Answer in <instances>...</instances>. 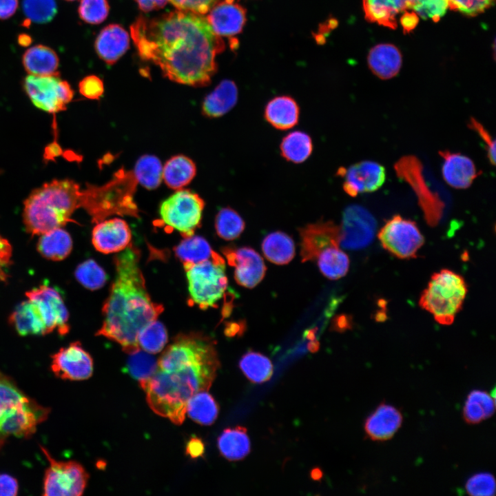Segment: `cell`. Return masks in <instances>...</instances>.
<instances>
[{"label":"cell","mask_w":496,"mask_h":496,"mask_svg":"<svg viewBox=\"0 0 496 496\" xmlns=\"http://www.w3.org/2000/svg\"><path fill=\"white\" fill-rule=\"evenodd\" d=\"M130 33L139 56L158 66L169 80L193 87L209 85L217 71L216 56L225 48L202 14L176 10L138 17Z\"/></svg>","instance_id":"6da1fadb"},{"label":"cell","mask_w":496,"mask_h":496,"mask_svg":"<svg viewBox=\"0 0 496 496\" xmlns=\"http://www.w3.org/2000/svg\"><path fill=\"white\" fill-rule=\"evenodd\" d=\"M220 364L212 338L202 333H180L163 351L155 373L140 386L155 413L180 425L189 399L209 389Z\"/></svg>","instance_id":"7a4b0ae2"},{"label":"cell","mask_w":496,"mask_h":496,"mask_svg":"<svg viewBox=\"0 0 496 496\" xmlns=\"http://www.w3.org/2000/svg\"><path fill=\"white\" fill-rule=\"evenodd\" d=\"M140 251L130 245L114 258L115 278L103 307L97 335L118 343L125 353L139 348L137 336L163 311L148 294L139 265Z\"/></svg>","instance_id":"3957f363"},{"label":"cell","mask_w":496,"mask_h":496,"mask_svg":"<svg viewBox=\"0 0 496 496\" xmlns=\"http://www.w3.org/2000/svg\"><path fill=\"white\" fill-rule=\"evenodd\" d=\"M80 186L69 179L54 180L34 189L24 201L23 223L32 235L75 222L71 216L81 207Z\"/></svg>","instance_id":"277c9868"},{"label":"cell","mask_w":496,"mask_h":496,"mask_svg":"<svg viewBox=\"0 0 496 496\" xmlns=\"http://www.w3.org/2000/svg\"><path fill=\"white\" fill-rule=\"evenodd\" d=\"M136 183L133 172L118 170L105 185H88L81 190V207L87 211L94 223L115 214L138 217V208L133 199Z\"/></svg>","instance_id":"5b68a950"},{"label":"cell","mask_w":496,"mask_h":496,"mask_svg":"<svg viewBox=\"0 0 496 496\" xmlns=\"http://www.w3.org/2000/svg\"><path fill=\"white\" fill-rule=\"evenodd\" d=\"M467 291L462 276L449 269H442L431 276L419 304L439 324L450 325L461 310Z\"/></svg>","instance_id":"8992f818"},{"label":"cell","mask_w":496,"mask_h":496,"mask_svg":"<svg viewBox=\"0 0 496 496\" xmlns=\"http://www.w3.org/2000/svg\"><path fill=\"white\" fill-rule=\"evenodd\" d=\"M183 264L192 303L202 309L216 307L227 287L223 258L214 251L210 259L195 264Z\"/></svg>","instance_id":"52a82bcc"},{"label":"cell","mask_w":496,"mask_h":496,"mask_svg":"<svg viewBox=\"0 0 496 496\" xmlns=\"http://www.w3.org/2000/svg\"><path fill=\"white\" fill-rule=\"evenodd\" d=\"M204 207L205 201L198 194L178 189L161 204L159 214L166 226L186 238L200 226Z\"/></svg>","instance_id":"ba28073f"},{"label":"cell","mask_w":496,"mask_h":496,"mask_svg":"<svg viewBox=\"0 0 496 496\" xmlns=\"http://www.w3.org/2000/svg\"><path fill=\"white\" fill-rule=\"evenodd\" d=\"M41 449L49 462L43 479L45 496H80L87 486L89 475L74 461L54 459L43 446Z\"/></svg>","instance_id":"9c48e42d"},{"label":"cell","mask_w":496,"mask_h":496,"mask_svg":"<svg viewBox=\"0 0 496 496\" xmlns=\"http://www.w3.org/2000/svg\"><path fill=\"white\" fill-rule=\"evenodd\" d=\"M23 86L34 105L49 113L65 110L74 96L71 86L61 79L59 73L46 76L29 74L24 79Z\"/></svg>","instance_id":"30bf717a"},{"label":"cell","mask_w":496,"mask_h":496,"mask_svg":"<svg viewBox=\"0 0 496 496\" xmlns=\"http://www.w3.org/2000/svg\"><path fill=\"white\" fill-rule=\"evenodd\" d=\"M378 237L384 249L401 259L415 257L424 242L416 223L399 215L385 223Z\"/></svg>","instance_id":"8fae6325"},{"label":"cell","mask_w":496,"mask_h":496,"mask_svg":"<svg viewBox=\"0 0 496 496\" xmlns=\"http://www.w3.org/2000/svg\"><path fill=\"white\" fill-rule=\"evenodd\" d=\"M50 409L28 397L0 422V447L11 437L28 438L48 418Z\"/></svg>","instance_id":"7c38bea8"},{"label":"cell","mask_w":496,"mask_h":496,"mask_svg":"<svg viewBox=\"0 0 496 496\" xmlns=\"http://www.w3.org/2000/svg\"><path fill=\"white\" fill-rule=\"evenodd\" d=\"M340 245L348 249H359L371 242L375 230V220L363 207L348 206L343 212Z\"/></svg>","instance_id":"4fadbf2b"},{"label":"cell","mask_w":496,"mask_h":496,"mask_svg":"<svg viewBox=\"0 0 496 496\" xmlns=\"http://www.w3.org/2000/svg\"><path fill=\"white\" fill-rule=\"evenodd\" d=\"M51 369L60 379L84 380L92 375L93 360L76 341L52 355Z\"/></svg>","instance_id":"5bb4252c"},{"label":"cell","mask_w":496,"mask_h":496,"mask_svg":"<svg viewBox=\"0 0 496 496\" xmlns=\"http://www.w3.org/2000/svg\"><path fill=\"white\" fill-rule=\"evenodd\" d=\"M337 175L343 178V189L352 197L378 190L386 178L384 167L371 161H363L348 168L342 167Z\"/></svg>","instance_id":"9a60e30c"},{"label":"cell","mask_w":496,"mask_h":496,"mask_svg":"<svg viewBox=\"0 0 496 496\" xmlns=\"http://www.w3.org/2000/svg\"><path fill=\"white\" fill-rule=\"evenodd\" d=\"M228 264L235 267L236 282L246 288H254L263 279L266 266L260 255L249 247L227 246L222 249Z\"/></svg>","instance_id":"2e32d148"},{"label":"cell","mask_w":496,"mask_h":496,"mask_svg":"<svg viewBox=\"0 0 496 496\" xmlns=\"http://www.w3.org/2000/svg\"><path fill=\"white\" fill-rule=\"evenodd\" d=\"M25 294L37 304L49 333L54 330L61 335L68 333V312L61 296L55 289L41 285Z\"/></svg>","instance_id":"e0dca14e"},{"label":"cell","mask_w":496,"mask_h":496,"mask_svg":"<svg viewBox=\"0 0 496 496\" xmlns=\"http://www.w3.org/2000/svg\"><path fill=\"white\" fill-rule=\"evenodd\" d=\"M298 229L302 262L315 260L324 249L340 246V229L331 220H320Z\"/></svg>","instance_id":"ac0fdd59"},{"label":"cell","mask_w":496,"mask_h":496,"mask_svg":"<svg viewBox=\"0 0 496 496\" xmlns=\"http://www.w3.org/2000/svg\"><path fill=\"white\" fill-rule=\"evenodd\" d=\"M131 240L130 227L124 220L118 218L99 222L92 233L93 246L105 254L122 251L130 245Z\"/></svg>","instance_id":"d6986e66"},{"label":"cell","mask_w":496,"mask_h":496,"mask_svg":"<svg viewBox=\"0 0 496 496\" xmlns=\"http://www.w3.org/2000/svg\"><path fill=\"white\" fill-rule=\"evenodd\" d=\"M206 17L218 36L233 37L240 33L247 21L246 10L236 0L218 1Z\"/></svg>","instance_id":"ffe728a7"},{"label":"cell","mask_w":496,"mask_h":496,"mask_svg":"<svg viewBox=\"0 0 496 496\" xmlns=\"http://www.w3.org/2000/svg\"><path fill=\"white\" fill-rule=\"evenodd\" d=\"M402 422L401 411L392 404L382 402L366 418L364 430L370 440L384 442L395 435Z\"/></svg>","instance_id":"44dd1931"},{"label":"cell","mask_w":496,"mask_h":496,"mask_svg":"<svg viewBox=\"0 0 496 496\" xmlns=\"http://www.w3.org/2000/svg\"><path fill=\"white\" fill-rule=\"evenodd\" d=\"M443 158L442 174L446 183L455 189H466L471 186L479 172L473 161L459 153L442 151Z\"/></svg>","instance_id":"7402d4cb"},{"label":"cell","mask_w":496,"mask_h":496,"mask_svg":"<svg viewBox=\"0 0 496 496\" xmlns=\"http://www.w3.org/2000/svg\"><path fill=\"white\" fill-rule=\"evenodd\" d=\"M128 32L118 24H110L96 38L94 48L99 58L109 65L115 63L128 50Z\"/></svg>","instance_id":"603a6c76"},{"label":"cell","mask_w":496,"mask_h":496,"mask_svg":"<svg viewBox=\"0 0 496 496\" xmlns=\"http://www.w3.org/2000/svg\"><path fill=\"white\" fill-rule=\"evenodd\" d=\"M264 117L276 130H289L298 123L300 107L290 96H277L266 104Z\"/></svg>","instance_id":"cb8c5ba5"},{"label":"cell","mask_w":496,"mask_h":496,"mask_svg":"<svg viewBox=\"0 0 496 496\" xmlns=\"http://www.w3.org/2000/svg\"><path fill=\"white\" fill-rule=\"evenodd\" d=\"M10 321L22 336L49 333L37 304L29 298L17 307L10 315Z\"/></svg>","instance_id":"d4e9b609"},{"label":"cell","mask_w":496,"mask_h":496,"mask_svg":"<svg viewBox=\"0 0 496 496\" xmlns=\"http://www.w3.org/2000/svg\"><path fill=\"white\" fill-rule=\"evenodd\" d=\"M236 83L225 79L207 94L202 103V113L208 118H218L229 112L238 101Z\"/></svg>","instance_id":"484cf974"},{"label":"cell","mask_w":496,"mask_h":496,"mask_svg":"<svg viewBox=\"0 0 496 496\" xmlns=\"http://www.w3.org/2000/svg\"><path fill=\"white\" fill-rule=\"evenodd\" d=\"M402 54L393 45L378 44L370 50L368 63L371 70L382 79L395 76L402 66Z\"/></svg>","instance_id":"4316f807"},{"label":"cell","mask_w":496,"mask_h":496,"mask_svg":"<svg viewBox=\"0 0 496 496\" xmlns=\"http://www.w3.org/2000/svg\"><path fill=\"white\" fill-rule=\"evenodd\" d=\"M22 63L29 74L52 75L58 73L59 59L53 49L39 44L29 48L24 52Z\"/></svg>","instance_id":"83f0119b"},{"label":"cell","mask_w":496,"mask_h":496,"mask_svg":"<svg viewBox=\"0 0 496 496\" xmlns=\"http://www.w3.org/2000/svg\"><path fill=\"white\" fill-rule=\"evenodd\" d=\"M217 445L221 455L229 461L244 459L251 450L247 428L242 426L225 428L218 437Z\"/></svg>","instance_id":"f1b7e54d"},{"label":"cell","mask_w":496,"mask_h":496,"mask_svg":"<svg viewBox=\"0 0 496 496\" xmlns=\"http://www.w3.org/2000/svg\"><path fill=\"white\" fill-rule=\"evenodd\" d=\"M363 7L369 20L393 28L396 17L407 10V0H363Z\"/></svg>","instance_id":"f546056e"},{"label":"cell","mask_w":496,"mask_h":496,"mask_svg":"<svg viewBox=\"0 0 496 496\" xmlns=\"http://www.w3.org/2000/svg\"><path fill=\"white\" fill-rule=\"evenodd\" d=\"M495 410V397L486 391L475 389L466 397L462 409L464 421L477 424L490 418Z\"/></svg>","instance_id":"4dcf8cb0"},{"label":"cell","mask_w":496,"mask_h":496,"mask_svg":"<svg viewBox=\"0 0 496 496\" xmlns=\"http://www.w3.org/2000/svg\"><path fill=\"white\" fill-rule=\"evenodd\" d=\"M196 167L194 162L184 155L169 158L163 167V179L171 189H180L194 178Z\"/></svg>","instance_id":"1f68e13d"},{"label":"cell","mask_w":496,"mask_h":496,"mask_svg":"<svg viewBox=\"0 0 496 496\" xmlns=\"http://www.w3.org/2000/svg\"><path fill=\"white\" fill-rule=\"evenodd\" d=\"M37 248L43 257L52 260H61L70 254L72 240L68 231L59 227L42 234Z\"/></svg>","instance_id":"d6a6232c"},{"label":"cell","mask_w":496,"mask_h":496,"mask_svg":"<svg viewBox=\"0 0 496 496\" xmlns=\"http://www.w3.org/2000/svg\"><path fill=\"white\" fill-rule=\"evenodd\" d=\"M265 258L276 265L289 263L295 256V245L292 238L282 231L268 234L262 243Z\"/></svg>","instance_id":"836d02e7"},{"label":"cell","mask_w":496,"mask_h":496,"mask_svg":"<svg viewBox=\"0 0 496 496\" xmlns=\"http://www.w3.org/2000/svg\"><path fill=\"white\" fill-rule=\"evenodd\" d=\"M311 136L302 131H294L285 136L280 143L281 156L287 161L302 163L309 158L313 152Z\"/></svg>","instance_id":"e575fe53"},{"label":"cell","mask_w":496,"mask_h":496,"mask_svg":"<svg viewBox=\"0 0 496 496\" xmlns=\"http://www.w3.org/2000/svg\"><path fill=\"white\" fill-rule=\"evenodd\" d=\"M207 391L194 394L186 405V413L196 423L211 425L217 419L219 407L212 395Z\"/></svg>","instance_id":"d590c367"},{"label":"cell","mask_w":496,"mask_h":496,"mask_svg":"<svg viewBox=\"0 0 496 496\" xmlns=\"http://www.w3.org/2000/svg\"><path fill=\"white\" fill-rule=\"evenodd\" d=\"M239 367L249 380L257 384L269 380L273 371V364L267 356L252 351L242 356Z\"/></svg>","instance_id":"8d00e7d4"},{"label":"cell","mask_w":496,"mask_h":496,"mask_svg":"<svg viewBox=\"0 0 496 496\" xmlns=\"http://www.w3.org/2000/svg\"><path fill=\"white\" fill-rule=\"evenodd\" d=\"M316 260L321 273L330 280H338L344 276L349 268V257L340 246L324 249Z\"/></svg>","instance_id":"74e56055"},{"label":"cell","mask_w":496,"mask_h":496,"mask_svg":"<svg viewBox=\"0 0 496 496\" xmlns=\"http://www.w3.org/2000/svg\"><path fill=\"white\" fill-rule=\"evenodd\" d=\"M176 257L183 263H198L210 259L214 251L203 237L192 235L185 238L175 248Z\"/></svg>","instance_id":"f35d334b"},{"label":"cell","mask_w":496,"mask_h":496,"mask_svg":"<svg viewBox=\"0 0 496 496\" xmlns=\"http://www.w3.org/2000/svg\"><path fill=\"white\" fill-rule=\"evenodd\" d=\"M133 174L137 183L148 189H154L162 181L163 166L156 156L143 155L137 160Z\"/></svg>","instance_id":"ab89813d"},{"label":"cell","mask_w":496,"mask_h":496,"mask_svg":"<svg viewBox=\"0 0 496 496\" xmlns=\"http://www.w3.org/2000/svg\"><path fill=\"white\" fill-rule=\"evenodd\" d=\"M127 354L126 368L129 374L138 381L139 385L147 381L157 369L156 359L140 347Z\"/></svg>","instance_id":"60d3db41"},{"label":"cell","mask_w":496,"mask_h":496,"mask_svg":"<svg viewBox=\"0 0 496 496\" xmlns=\"http://www.w3.org/2000/svg\"><path fill=\"white\" fill-rule=\"evenodd\" d=\"M245 222L240 214L231 207L220 209L215 218L218 236L227 240H234L244 231Z\"/></svg>","instance_id":"b9f144b4"},{"label":"cell","mask_w":496,"mask_h":496,"mask_svg":"<svg viewBox=\"0 0 496 496\" xmlns=\"http://www.w3.org/2000/svg\"><path fill=\"white\" fill-rule=\"evenodd\" d=\"M28 398L11 378L0 371V422Z\"/></svg>","instance_id":"7bdbcfd3"},{"label":"cell","mask_w":496,"mask_h":496,"mask_svg":"<svg viewBox=\"0 0 496 496\" xmlns=\"http://www.w3.org/2000/svg\"><path fill=\"white\" fill-rule=\"evenodd\" d=\"M167 330L161 322L155 320L147 324L139 331L137 342L139 347L149 353L161 351L167 342Z\"/></svg>","instance_id":"ee69618b"},{"label":"cell","mask_w":496,"mask_h":496,"mask_svg":"<svg viewBox=\"0 0 496 496\" xmlns=\"http://www.w3.org/2000/svg\"><path fill=\"white\" fill-rule=\"evenodd\" d=\"M75 277L79 282L90 290L103 287L107 279L103 269L92 259L86 260L77 267Z\"/></svg>","instance_id":"f6af8a7d"},{"label":"cell","mask_w":496,"mask_h":496,"mask_svg":"<svg viewBox=\"0 0 496 496\" xmlns=\"http://www.w3.org/2000/svg\"><path fill=\"white\" fill-rule=\"evenodd\" d=\"M23 10L29 20L45 23L54 17L57 6L55 0H23Z\"/></svg>","instance_id":"bcb514c9"},{"label":"cell","mask_w":496,"mask_h":496,"mask_svg":"<svg viewBox=\"0 0 496 496\" xmlns=\"http://www.w3.org/2000/svg\"><path fill=\"white\" fill-rule=\"evenodd\" d=\"M449 8L448 0H407V9L417 17L438 21Z\"/></svg>","instance_id":"7dc6e473"},{"label":"cell","mask_w":496,"mask_h":496,"mask_svg":"<svg viewBox=\"0 0 496 496\" xmlns=\"http://www.w3.org/2000/svg\"><path fill=\"white\" fill-rule=\"evenodd\" d=\"M109 10L107 0H81L78 13L84 22L99 24L106 19Z\"/></svg>","instance_id":"c3c4849f"},{"label":"cell","mask_w":496,"mask_h":496,"mask_svg":"<svg viewBox=\"0 0 496 496\" xmlns=\"http://www.w3.org/2000/svg\"><path fill=\"white\" fill-rule=\"evenodd\" d=\"M464 488L469 495H494L495 494V477L491 473L487 472L475 473L467 479Z\"/></svg>","instance_id":"681fc988"},{"label":"cell","mask_w":496,"mask_h":496,"mask_svg":"<svg viewBox=\"0 0 496 496\" xmlns=\"http://www.w3.org/2000/svg\"><path fill=\"white\" fill-rule=\"evenodd\" d=\"M494 0H448L449 8L468 16L477 15L490 7Z\"/></svg>","instance_id":"f907efd6"},{"label":"cell","mask_w":496,"mask_h":496,"mask_svg":"<svg viewBox=\"0 0 496 496\" xmlns=\"http://www.w3.org/2000/svg\"><path fill=\"white\" fill-rule=\"evenodd\" d=\"M81 94L89 99H99L103 94V82L99 76L92 74L84 77L79 83Z\"/></svg>","instance_id":"816d5d0a"},{"label":"cell","mask_w":496,"mask_h":496,"mask_svg":"<svg viewBox=\"0 0 496 496\" xmlns=\"http://www.w3.org/2000/svg\"><path fill=\"white\" fill-rule=\"evenodd\" d=\"M178 10L199 14L208 12L218 0H169Z\"/></svg>","instance_id":"f5cc1de1"},{"label":"cell","mask_w":496,"mask_h":496,"mask_svg":"<svg viewBox=\"0 0 496 496\" xmlns=\"http://www.w3.org/2000/svg\"><path fill=\"white\" fill-rule=\"evenodd\" d=\"M469 127L475 130L486 143L487 156L490 163L495 164V141L492 138L488 132L475 118L470 121Z\"/></svg>","instance_id":"db71d44e"},{"label":"cell","mask_w":496,"mask_h":496,"mask_svg":"<svg viewBox=\"0 0 496 496\" xmlns=\"http://www.w3.org/2000/svg\"><path fill=\"white\" fill-rule=\"evenodd\" d=\"M12 247L10 242L0 235V280L7 278L6 270L10 265Z\"/></svg>","instance_id":"11a10c76"},{"label":"cell","mask_w":496,"mask_h":496,"mask_svg":"<svg viewBox=\"0 0 496 496\" xmlns=\"http://www.w3.org/2000/svg\"><path fill=\"white\" fill-rule=\"evenodd\" d=\"M17 480L8 474H0V495L14 496L18 493Z\"/></svg>","instance_id":"9f6ffc18"},{"label":"cell","mask_w":496,"mask_h":496,"mask_svg":"<svg viewBox=\"0 0 496 496\" xmlns=\"http://www.w3.org/2000/svg\"><path fill=\"white\" fill-rule=\"evenodd\" d=\"M205 453L203 442L197 437H191L187 443L186 453L192 458L203 457Z\"/></svg>","instance_id":"6f0895ef"},{"label":"cell","mask_w":496,"mask_h":496,"mask_svg":"<svg viewBox=\"0 0 496 496\" xmlns=\"http://www.w3.org/2000/svg\"><path fill=\"white\" fill-rule=\"evenodd\" d=\"M18 0H0V19L11 17L18 8Z\"/></svg>","instance_id":"680465c9"},{"label":"cell","mask_w":496,"mask_h":496,"mask_svg":"<svg viewBox=\"0 0 496 496\" xmlns=\"http://www.w3.org/2000/svg\"><path fill=\"white\" fill-rule=\"evenodd\" d=\"M169 0H135L138 8L144 12L157 10L165 7Z\"/></svg>","instance_id":"91938a15"},{"label":"cell","mask_w":496,"mask_h":496,"mask_svg":"<svg viewBox=\"0 0 496 496\" xmlns=\"http://www.w3.org/2000/svg\"><path fill=\"white\" fill-rule=\"evenodd\" d=\"M419 18L413 12H404L400 19L401 23L404 30L409 31L417 25Z\"/></svg>","instance_id":"94428289"},{"label":"cell","mask_w":496,"mask_h":496,"mask_svg":"<svg viewBox=\"0 0 496 496\" xmlns=\"http://www.w3.org/2000/svg\"><path fill=\"white\" fill-rule=\"evenodd\" d=\"M311 477L314 480H319L322 477V473L320 468H313L311 472Z\"/></svg>","instance_id":"6125c7cd"},{"label":"cell","mask_w":496,"mask_h":496,"mask_svg":"<svg viewBox=\"0 0 496 496\" xmlns=\"http://www.w3.org/2000/svg\"><path fill=\"white\" fill-rule=\"evenodd\" d=\"M31 41V38L26 34H21L19 37V43L22 45H28Z\"/></svg>","instance_id":"be15d7a7"},{"label":"cell","mask_w":496,"mask_h":496,"mask_svg":"<svg viewBox=\"0 0 496 496\" xmlns=\"http://www.w3.org/2000/svg\"><path fill=\"white\" fill-rule=\"evenodd\" d=\"M65 1H75V0H65Z\"/></svg>","instance_id":"e7e4bbea"}]
</instances>
